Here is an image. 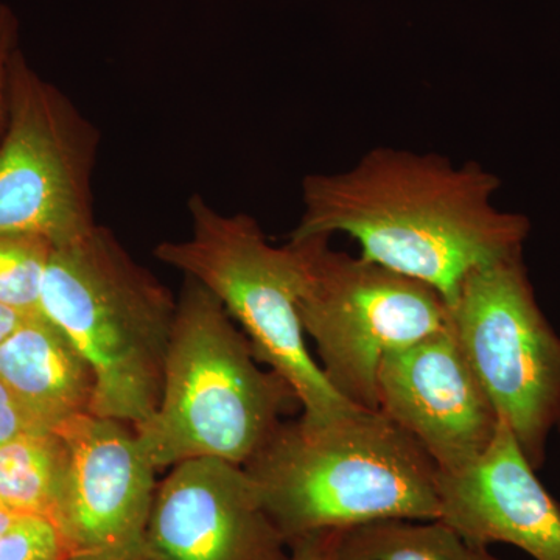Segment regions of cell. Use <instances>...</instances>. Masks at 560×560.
Masks as SVG:
<instances>
[{
  "instance_id": "5bb4252c",
  "label": "cell",
  "mask_w": 560,
  "mask_h": 560,
  "mask_svg": "<svg viewBox=\"0 0 560 560\" xmlns=\"http://www.w3.org/2000/svg\"><path fill=\"white\" fill-rule=\"evenodd\" d=\"M69 447L58 430H35L0 445V500L21 515L57 518Z\"/></svg>"
},
{
  "instance_id": "30bf717a",
  "label": "cell",
  "mask_w": 560,
  "mask_h": 560,
  "mask_svg": "<svg viewBox=\"0 0 560 560\" xmlns=\"http://www.w3.org/2000/svg\"><path fill=\"white\" fill-rule=\"evenodd\" d=\"M378 411L411 434L438 470L466 469L495 440L500 416L452 324L393 350L378 370Z\"/></svg>"
},
{
  "instance_id": "d6986e66",
  "label": "cell",
  "mask_w": 560,
  "mask_h": 560,
  "mask_svg": "<svg viewBox=\"0 0 560 560\" xmlns=\"http://www.w3.org/2000/svg\"><path fill=\"white\" fill-rule=\"evenodd\" d=\"M49 425L28 410L16 394L0 381V445L28 431L47 430ZM55 430V429H51Z\"/></svg>"
},
{
  "instance_id": "7402d4cb",
  "label": "cell",
  "mask_w": 560,
  "mask_h": 560,
  "mask_svg": "<svg viewBox=\"0 0 560 560\" xmlns=\"http://www.w3.org/2000/svg\"><path fill=\"white\" fill-rule=\"evenodd\" d=\"M66 560H145L130 558V556L105 555V552H91V555H72Z\"/></svg>"
},
{
  "instance_id": "6da1fadb",
  "label": "cell",
  "mask_w": 560,
  "mask_h": 560,
  "mask_svg": "<svg viewBox=\"0 0 560 560\" xmlns=\"http://www.w3.org/2000/svg\"><path fill=\"white\" fill-rule=\"evenodd\" d=\"M500 187L477 162L378 147L348 171L305 176L290 238L348 235L363 259L427 283L451 305L469 272L528 238L525 215L493 205Z\"/></svg>"
},
{
  "instance_id": "9c48e42d",
  "label": "cell",
  "mask_w": 560,
  "mask_h": 560,
  "mask_svg": "<svg viewBox=\"0 0 560 560\" xmlns=\"http://www.w3.org/2000/svg\"><path fill=\"white\" fill-rule=\"evenodd\" d=\"M55 430L68 442L69 467L54 526L70 555L143 559L158 470L135 429L120 420L84 415Z\"/></svg>"
},
{
  "instance_id": "8992f818",
  "label": "cell",
  "mask_w": 560,
  "mask_h": 560,
  "mask_svg": "<svg viewBox=\"0 0 560 560\" xmlns=\"http://www.w3.org/2000/svg\"><path fill=\"white\" fill-rule=\"evenodd\" d=\"M304 241L307 253L298 312L319 366L342 399L378 411V370L393 350L451 324L440 291L341 250L330 237Z\"/></svg>"
},
{
  "instance_id": "277c9868",
  "label": "cell",
  "mask_w": 560,
  "mask_h": 560,
  "mask_svg": "<svg viewBox=\"0 0 560 560\" xmlns=\"http://www.w3.org/2000/svg\"><path fill=\"white\" fill-rule=\"evenodd\" d=\"M40 312L90 363L91 415L132 429L160 405L176 298L108 228L51 250Z\"/></svg>"
},
{
  "instance_id": "7a4b0ae2",
  "label": "cell",
  "mask_w": 560,
  "mask_h": 560,
  "mask_svg": "<svg viewBox=\"0 0 560 560\" xmlns=\"http://www.w3.org/2000/svg\"><path fill=\"white\" fill-rule=\"evenodd\" d=\"M243 469L289 547L313 530L441 517L436 464L381 411L283 420Z\"/></svg>"
},
{
  "instance_id": "5b68a950",
  "label": "cell",
  "mask_w": 560,
  "mask_h": 560,
  "mask_svg": "<svg viewBox=\"0 0 560 560\" xmlns=\"http://www.w3.org/2000/svg\"><path fill=\"white\" fill-rule=\"evenodd\" d=\"M187 208L190 237L161 243L154 256L223 304L260 363L294 390L304 422L323 425L357 410L331 388L305 342L298 312L307 267L304 241L271 245L259 221L220 212L200 194Z\"/></svg>"
},
{
  "instance_id": "9a60e30c",
  "label": "cell",
  "mask_w": 560,
  "mask_h": 560,
  "mask_svg": "<svg viewBox=\"0 0 560 560\" xmlns=\"http://www.w3.org/2000/svg\"><path fill=\"white\" fill-rule=\"evenodd\" d=\"M337 560H501L442 521L385 518L342 530Z\"/></svg>"
},
{
  "instance_id": "4fadbf2b",
  "label": "cell",
  "mask_w": 560,
  "mask_h": 560,
  "mask_svg": "<svg viewBox=\"0 0 560 560\" xmlns=\"http://www.w3.org/2000/svg\"><path fill=\"white\" fill-rule=\"evenodd\" d=\"M0 381L50 429L91 415L94 372L43 312L25 316L0 345Z\"/></svg>"
},
{
  "instance_id": "8fae6325",
  "label": "cell",
  "mask_w": 560,
  "mask_h": 560,
  "mask_svg": "<svg viewBox=\"0 0 560 560\" xmlns=\"http://www.w3.org/2000/svg\"><path fill=\"white\" fill-rule=\"evenodd\" d=\"M145 560H291V550L238 464L183 460L154 492Z\"/></svg>"
},
{
  "instance_id": "ba28073f",
  "label": "cell",
  "mask_w": 560,
  "mask_h": 560,
  "mask_svg": "<svg viewBox=\"0 0 560 560\" xmlns=\"http://www.w3.org/2000/svg\"><path fill=\"white\" fill-rule=\"evenodd\" d=\"M98 145L95 125L18 50L0 143V234L38 235L54 248L88 234L97 224L92 173Z\"/></svg>"
},
{
  "instance_id": "e0dca14e",
  "label": "cell",
  "mask_w": 560,
  "mask_h": 560,
  "mask_svg": "<svg viewBox=\"0 0 560 560\" xmlns=\"http://www.w3.org/2000/svg\"><path fill=\"white\" fill-rule=\"evenodd\" d=\"M69 556L60 530L44 518L24 515L0 537V560H66Z\"/></svg>"
},
{
  "instance_id": "2e32d148",
  "label": "cell",
  "mask_w": 560,
  "mask_h": 560,
  "mask_svg": "<svg viewBox=\"0 0 560 560\" xmlns=\"http://www.w3.org/2000/svg\"><path fill=\"white\" fill-rule=\"evenodd\" d=\"M54 245L31 234H0V304L24 316L40 313Z\"/></svg>"
},
{
  "instance_id": "ffe728a7",
  "label": "cell",
  "mask_w": 560,
  "mask_h": 560,
  "mask_svg": "<svg viewBox=\"0 0 560 560\" xmlns=\"http://www.w3.org/2000/svg\"><path fill=\"white\" fill-rule=\"evenodd\" d=\"M342 530L319 529L291 541V560H337Z\"/></svg>"
},
{
  "instance_id": "52a82bcc",
  "label": "cell",
  "mask_w": 560,
  "mask_h": 560,
  "mask_svg": "<svg viewBox=\"0 0 560 560\" xmlns=\"http://www.w3.org/2000/svg\"><path fill=\"white\" fill-rule=\"evenodd\" d=\"M448 311L471 370L540 470L560 431V337L537 302L523 250L469 272Z\"/></svg>"
},
{
  "instance_id": "44dd1931",
  "label": "cell",
  "mask_w": 560,
  "mask_h": 560,
  "mask_svg": "<svg viewBox=\"0 0 560 560\" xmlns=\"http://www.w3.org/2000/svg\"><path fill=\"white\" fill-rule=\"evenodd\" d=\"M25 316L21 315V313L0 304V345L16 330V327L20 326Z\"/></svg>"
},
{
  "instance_id": "7c38bea8",
  "label": "cell",
  "mask_w": 560,
  "mask_h": 560,
  "mask_svg": "<svg viewBox=\"0 0 560 560\" xmlns=\"http://www.w3.org/2000/svg\"><path fill=\"white\" fill-rule=\"evenodd\" d=\"M440 521L475 547L510 544L534 560H560V506L503 419L485 455L466 469L438 470Z\"/></svg>"
},
{
  "instance_id": "ac0fdd59",
  "label": "cell",
  "mask_w": 560,
  "mask_h": 560,
  "mask_svg": "<svg viewBox=\"0 0 560 560\" xmlns=\"http://www.w3.org/2000/svg\"><path fill=\"white\" fill-rule=\"evenodd\" d=\"M20 49V18L9 3L0 2V143L9 124L11 65Z\"/></svg>"
},
{
  "instance_id": "3957f363",
  "label": "cell",
  "mask_w": 560,
  "mask_h": 560,
  "mask_svg": "<svg viewBox=\"0 0 560 560\" xmlns=\"http://www.w3.org/2000/svg\"><path fill=\"white\" fill-rule=\"evenodd\" d=\"M298 407L289 383L261 366L223 304L184 276L160 405L135 429L151 466L197 458L245 466Z\"/></svg>"
}]
</instances>
